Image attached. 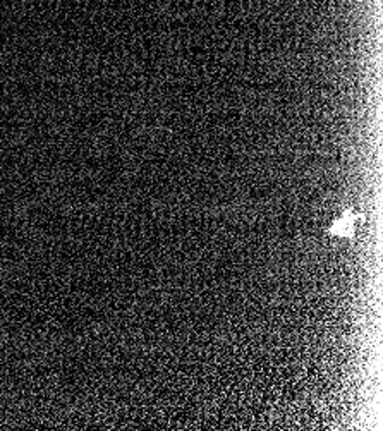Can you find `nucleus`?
Wrapping results in <instances>:
<instances>
[{"mask_svg":"<svg viewBox=\"0 0 383 431\" xmlns=\"http://www.w3.org/2000/svg\"><path fill=\"white\" fill-rule=\"evenodd\" d=\"M353 227H354V218H351V215L347 213V215H344L342 218L337 220V223L334 225V228H337L335 230V234L339 235H349L351 232H353Z\"/></svg>","mask_w":383,"mask_h":431,"instance_id":"obj_1","label":"nucleus"}]
</instances>
